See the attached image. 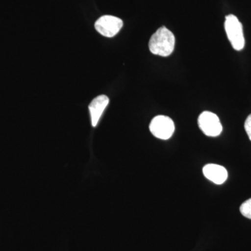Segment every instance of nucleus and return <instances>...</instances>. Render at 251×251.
Masks as SVG:
<instances>
[{"instance_id":"nucleus-5","label":"nucleus","mask_w":251,"mask_h":251,"mask_svg":"<svg viewBox=\"0 0 251 251\" xmlns=\"http://www.w3.org/2000/svg\"><path fill=\"white\" fill-rule=\"evenodd\" d=\"M95 28L99 33L105 37L111 38L118 34L123 27V21L113 16H102L95 23Z\"/></svg>"},{"instance_id":"nucleus-7","label":"nucleus","mask_w":251,"mask_h":251,"mask_svg":"<svg viewBox=\"0 0 251 251\" xmlns=\"http://www.w3.org/2000/svg\"><path fill=\"white\" fill-rule=\"evenodd\" d=\"M109 98L105 95H100L96 97L89 105L92 126H97L105 109L108 106Z\"/></svg>"},{"instance_id":"nucleus-8","label":"nucleus","mask_w":251,"mask_h":251,"mask_svg":"<svg viewBox=\"0 0 251 251\" xmlns=\"http://www.w3.org/2000/svg\"><path fill=\"white\" fill-rule=\"evenodd\" d=\"M240 212L244 217L251 219V198L246 201L241 205Z\"/></svg>"},{"instance_id":"nucleus-3","label":"nucleus","mask_w":251,"mask_h":251,"mask_svg":"<svg viewBox=\"0 0 251 251\" xmlns=\"http://www.w3.org/2000/svg\"><path fill=\"white\" fill-rule=\"evenodd\" d=\"M175 129L174 122L169 117L158 115L151 120L150 130L153 136L161 140H168L173 136Z\"/></svg>"},{"instance_id":"nucleus-6","label":"nucleus","mask_w":251,"mask_h":251,"mask_svg":"<svg viewBox=\"0 0 251 251\" xmlns=\"http://www.w3.org/2000/svg\"><path fill=\"white\" fill-rule=\"evenodd\" d=\"M202 172L206 179L218 185L224 184L228 176L227 170L224 166L217 164L206 165Z\"/></svg>"},{"instance_id":"nucleus-9","label":"nucleus","mask_w":251,"mask_h":251,"mask_svg":"<svg viewBox=\"0 0 251 251\" xmlns=\"http://www.w3.org/2000/svg\"><path fill=\"white\" fill-rule=\"evenodd\" d=\"M244 128H245L246 132L251 141V115L247 117L245 124H244Z\"/></svg>"},{"instance_id":"nucleus-1","label":"nucleus","mask_w":251,"mask_h":251,"mask_svg":"<svg viewBox=\"0 0 251 251\" xmlns=\"http://www.w3.org/2000/svg\"><path fill=\"white\" fill-rule=\"evenodd\" d=\"M175 37L166 27H161L151 36L149 42L150 52L156 55L168 57L174 51Z\"/></svg>"},{"instance_id":"nucleus-2","label":"nucleus","mask_w":251,"mask_h":251,"mask_svg":"<svg viewBox=\"0 0 251 251\" xmlns=\"http://www.w3.org/2000/svg\"><path fill=\"white\" fill-rule=\"evenodd\" d=\"M225 29L231 45L236 50H242L245 46L242 23L234 15L226 16Z\"/></svg>"},{"instance_id":"nucleus-4","label":"nucleus","mask_w":251,"mask_h":251,"mask_svg":"<svg viewBox=\"0 0 251 251\" xmlns=\"http://www.w3.org/2000/svg\"><path fill=\"white\" fill-rule=\"evenodd\" d=\"M198 126L204 135L209 137H217L223 130L222 125L216 114L204 111L198 117Z\"/></svg>"}]
</instances>
